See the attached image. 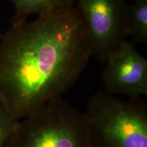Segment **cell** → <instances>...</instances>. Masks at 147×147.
<instances>
[{
  "instance_id": "6da1fadb",
  "label": "cell",
  "mask_w": 147,
  "mask_h": 147,
  "mask_svg": "<svg viewBox=\"0 0 147 147\" xmlns=\"http://www.w3.org/2000/svg\"><path fill=\"white\" fill-rule=\"evenodd\" d=\"M93 56L74 6L12 24L0 38V100L17 120L61 97Z\"/></svg>"
},
{
  "instance_id": "7a4b0ae2",
  "label": "cell",
  "mask_w": 147,
  "mask_h": 147,
  "mask_svg": "<svg viewBox=\"0 0 147 147\" xmlns=\"http://www.w3.org/2000/svg\"><path fill=\"white\" fill-rule=\"evenodd\" d=\"M88 147H147V104L105 91L91 96L83 113Z\"/></svg>"
},
{
  "instance_id": "3957f363",
  "label": "cell",
  "mask_w": 147,
  "mask_h": 147,
  "mask_svg": "<svg viewBox=\"0 0 147 147\" xmlns=\"http://www.w3.org/2000/svg\"><path fill=\"white\" fill-rule=\"evenodd\" d=\"M8 147H88L83 113L56 97L18 121Z\"/></svg>"
},
{
  "instance_id": "277c9868",
  "label": "cell",
  "mask_w": 147,
  "mask_h": 147,
  "mask_svg": "<svg viewBox=\"0 0 147 147\" xmlns=\"http://www.w3.org/2000/svg\"><path fill=\"white\" fill-rule=\"evenodd\" d=\"M128 4L125 0H76L91 42L93 55L106 62L125 41Z\"/></svg>"
},
{
  "instance_id": "5b68a950",
  "label": "cell",
  "mask_w": 147,
  "mask_h": 147,
  "mask_svg": "<svg viewBox=\"0 0 147 147\" xmlns=\"http://www.w3.org/2000/svg\"><path fill=\"white\" fill-rule=\"evenodd\" d=\"M102 79L104 91L128 98L147 95V60L127 40L106 61Z\"/></svg>"
},
{
  "instance_id": "8992f818",
  "label": "cell",
  "mask_w": 147,
  "mask_h": 147,
  "mask_svg": "<svg viewBox=\"0 0 147 147\" xmlns=\"http://www.w3.org/2000/svg\"><path fill=\"white\" fill-rule=\"evenodd\" d=\"M15 9L12 24L27 21L32 15L42 16L74 6L76 0H10Z\"/></svg>"
},
{
  "instance_id": "52a82bcc",
  "label": "cell",
  "mask_w": 147,
  "mask_h": 147,
  "mask_svg": "<svg viewBox=\"0 0 147 147\" xmlns=\"http://www.w3.org/2000/svg\"><path fill=\"white\" fill-rule=\"evenodd\" d=\"M126 34L134 45L147 42V0H134L127 5Z\"/></svg>"
},
{
  "instance_id": "ba28073f",
  "label": "cell",
  "mask_w": 147,
  "mask_h": 147,
  "mask_svg": "<svg viewBox=\"0 0 147 147\" xmlns=\"http://www.w3.org/2000/svg\"><path fill=\"white\" fill-rule=\"evenodd\" d=\"M18 123L0 100V147H8Z\"/></svg>"
},
{
  "instance_id": "9c48e42d",
  "label": "cell",
  "mask_w": 147,
  "mask_h": 147,
  "mask_svg": "<svg viewBox=\"0 0 147 147\" xmlns=\"http://www.w3.org/2000/svg\"><path fill=\"white\" fill-rule=\"evenodd\" d=\"M1 35H2V34H1V32H0V38H1Z\"/></svg>"
}]
</instances>
